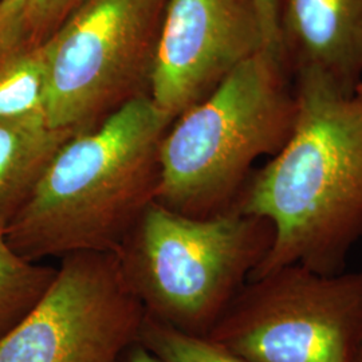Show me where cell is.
<instances>
[{
    "mask_svg": "<svg viewBox=\"0 0 362 362\" xmlns=\"http://www.w3.org/2000/svg\"><path fill=\"white\" fill-rule=\"evenodd\" d=\"M294 82V130L251 173L233 206L274 230L272 247L250 279L291 264L325 275L344 272L362 236L361 107L354 94L318 74L300 73Z\"/></svg>",
    "mask_w": 362,
    "mask_h": 362,
    "instance_id": "6da1fadb",
    "label": "cell"
},
{
    "mask_svg": "<svg viewBox=\"0 0 362 362\" xmlns=\"http://www.w3.org/2000/svg\"><path fill=\"white\" fill-rule=\"evenodd\" d=\"M170 124L145 95L74 133L7 226L10 246L31 262L116 254L156 202L160 144Z\"/></svg>",
    "mask_w": 362,
    "mask_h": 362,
    "instance_id": "7a4b0ae2",
    "label": "cell"
},
{
    "mask_svg": "<svg viewBox=\"0 0 362 362\" xmlns=\"http://www.w3.org/2000/svg\"><path fill=\"white\" fill-rule=\"evenodd\" d=\"M297 116L288 66L281 54L262 49L169 125L156 202L191 218L233 209L254 163L285 146Z\"/></svg>",
    "mask_w": 362,
    "mask_h": 362,
    "instance_id": "3957f363",
    "label": "cell"
},
{
    "mask_svg": "<svg viewBox=\"0 0 362 362\" xmlns=\"http://www.w3.org/2000/svg\"><path fill=\"white\" fill-rule=\"evenodd\" d=\"M272 240L267 220L235 208L191 218L153 202L116 255L146 317L207 337Z\"/></svg>",
    "mask_w": 362,
    "mask_h": 362,
    "instance_id": "277c9868",
    "label": "cell"
},
{
    "mask_svg": "<svg viewBox=\"0 0 362 362\" xmlns=\"http://www.w3.org/2000/svg\"><path fill=\"white\" fill-rule=\"evenodd\" d=\"M207 338L250 362H353L362 345V272L291 264L250 279Z\"/></svg>",
    "mask_w": 362,
    "mask_h": 362,
    "instance_id": "5b68a950",
    "label": "cell"
},
{
    "mask_svg": "<svg viewBox=\"0 0 362 362\" xmlns=\"http://www.w3.org/2000/svg\"><path fill=\"white\" fill-rule=\"evenodd\" d=\"M169 0H88L45 47L49 125L91 129L149 95Z\"/></svg>",
    "mask_w": 362,
    "mask_h": 362,
    "instance_id": "8992f818",
    "label": "cell"
},
{
    "mask_svg": "<svg viewBox=\"0 0 362 362\" xmlns=\"http://www.w3.org/2000/svg\"><path fill=\"white\" fill-rule=\"evenodd\" d=\"M145 310L115 252H74L26 318L0 338V362H118Z\"/></svg>",
    "mask_w": 362,
    "mask_h": 362,
    "instance_id": "52a82bcc",
    "label": "cell"
},
{
    "mask_svg": "<svg viewBox=\"0 0 362 362\" xmlns=\"http://www.w3.org/2000/svg\"><path fill=\"white\" fill-rule=\"evenodd\" d=\"M262 49L252 0H169L149 98L173 122Z\"/></svg>",
    "mask_w": 362,
    "mask_h": 362,
    "instance_id": "ba28073f",
    "label": "cell"
},
{
    "mask_svg": "<svg viewBox=\"0 0 362 362\" xmlns=\"http://www.w3.org/2000/svg\"><path fill=\"white\" fill-rule=\"evenodd\" d=\"M279 30L293 77L318 74L354 94L362 79V0H282Z\"/></svg>",
    "mask_w": 362,
    "mask_h": 362,
    "instance_id": "9c48e42d",
    "label": "cell"
},
{
    "mask_svg": "<svg viewBox=\"0 0 362 362\" xmlns=\"http://www.w3.org/2000/svg\"><path fill=\"white\" fill-rule=\"evenodd\" d=\"M73 134L47 124H0V227L7 228Z\"/></svg>",
    "mask_w": 362,
    "mask_h": 362,
    "instance_id": "30bf717a",
    "label": "cell"
},
{
    "mask_svg": "<svg viewBox=\"0 0 362 362\" xmlns=\"http://www.w3.org/2000/svg\"><path fill=\"white\" fill-rule=\"evenodd\" d=\"M88 0H0V62L37 50Z\"/></svg>",
    "mask_w": 362,
    "mask_h": 362,
    "instance_id": "8fae6325",
    "label": "cell"
},
{
    "mask_svg": "<svg viewBox=\"0 0 362 362\" xmlns=\"http://www.w3.org/2000/svg\"><path fill=\"white\" fill-rule=\"evenodd\" d=\"M49 62L45 45L0 62V124H47Z\"/></svg>",
    "mask_w": 362,
    "mask_h": 362,
    "instance_id": "7c38bea8",
    "label": "cell"
},
{
    "mask_svg": "<svg viewBox=\"0 0 362 362\" xmlns=\"http://www.w3.org/2000/svg\"><path fill=\"white\" fill-rule=\"evenodd\" d=\"M57 269L19 255L0 227V338L25 320L46 294Z\"/></svg>",
    "mask_w": 362,
    "mask_h": 362,
    "instance_id": "4fadbf2b",
    "label": "cell"
},
{
    "mask_svg": "<svg viewBox=\"0 0 362 362\" xmlns=\"http://www.w3.org/2000/svg\"><path fill=\"white\" fill-rule=\"evenodd\" d=\"M139 341L161 362H250L207 337L181 333L146 315Z\"/></svg>",
    "mask_w": 362,
    "mask_h": 362,
    "instance_id": "5bb4252c",
    "label": "cell"
},
{
    "mask_svg": "<svg viewBox=\"0 0 362 362\" xmlns=\"http://www.w3.org/2000/svg\"><path fill=\"white\" fill-rule=\"evenodd\" d=\"M252 3L258 13L264 40V49L282 55L279 30L282 0H252Z\"/></svg>",
    "mask_w": 362,
    "mask_h": 362,
    "instance_id": "9a60e30c",
    "label": "cell"
},
{
    "mask_svg": "<svg viewBox=\"0 0 362 362\" xmlns=\"http://www.w3.org/2000/svg\"><path fill=\"white\" fill-rule=\"evenodd\" d=\"M118 362H161L153 353L144 346L140 341L133 344L129 349L127 350Z\"/></svg>",
    "mask_w": 362,
    "mask_h": 362,
    "instance_id": "2e32d148",
    "label": "cell"
},
{
    "mask_svg": "<svg viewBox=\"0 0 362 362\" xmlns=\"http://www.w3.org/2000/svg\"><path fill=\"white\" fill-rule=\"evenodd\" d=\"M354 95H356V98H357V101H358V105H360V107H361L362 110V79L361 82L357 85V88H356V91H354Z\"/></svg>",
    "mask_w": 362,
    "mask_h": 362,
    "instance_id": "e0dca14e",
    "label": "cell"
},
{
    "mask_svg": "<svg viewBox=\"0 0 362 362\" xmlns=\"http://www.w3.org/2000/svg\"><path fill=\"white\" fill-rule=\"evenodd\" d=\"M353 362H362V345L360 350H358V353H357V356H356V358H354V361Z\"/></svg>",
    "mask_w": 362,
    "mask_h": 362,
    "instance_id": "ac0fdd59",
    "label": "cell"
}]
</instances>
